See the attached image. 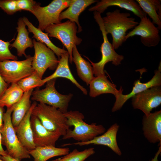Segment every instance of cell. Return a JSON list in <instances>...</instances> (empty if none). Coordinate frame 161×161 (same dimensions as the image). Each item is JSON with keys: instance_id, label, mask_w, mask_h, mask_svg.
Wrapping results in <instances>:
<instances>
[{"instance_id": "cell-1", "label": "cell", "mask_w": 161, "mask_h": 161, "mask_svg": "<svg viewBox=\"0 0 161 161\" xmlns=\"http://www.w3.org/2000/svg\"><path fill=\"white\" fill-rule=\"evenodd\" d=\"M102 18L106 33L110 34L112 38V45L116 49L126 41L125 37L127 31L133 29L139 23L135 18L130 17L128 12H121L116 9L106 13Z\"/></svg>"}, {"instance_id": "cell-2", "label": "cell", "mask_w": 161, "mask_h": 161, "mask_svg": "<svg viewBox=\"0 0 161 161\" xmlns=\"http://www.w3.org/2000/svg\"><path fill=\"white\" fill-rule=\"evenodd\" d=\"M64 114L67 119V125L69 127L73 126L74 128L73 130L69 129L66 131L63 136V140L72 138L78 142H85L106 131V129L101 125L86 123L83 120L84 115L78 111H67Z\"/></svg>"}, {"instance_id": "cell-3", "label": "cell", "mask_w": 161, "mask_h": 161, "mask_svg": "<svg viewBox=\"0 0 161 161\" xmlns=\"http://www.w3.org/2000/svg\"><path fill=\"white\" fill-rule=\"evenodd\" d=\"M14 105L7 108L3 118V125L1 129L2 144L5 146L7 154L20 161L30 158L29 151L19 140L12 124L11 115Z\"/></svg>"}, {"instance_id": "cell-4", "label": "cell", "mask_w": 161, "mask_h": 161, "mask_svg": "<svg viewBox=\"0 0 161 161\" xmlns=\"http://www.w3.org/2000/svg\"><path fill=\"white\" fill-rule=\"evenodd\" d=\"M32 115L38 118L48 131L59 133L61 136L70 129L64 113L53 106L39 103L33 109Z\"/></svg>"}, {"instance_id": "cell-5", "label": "cell", "mask_w": 161, "mask_h": 161, "mask_svg": "<svg viewBox=\"0 0 161 161\" xmlns=\"http://www.w3.org/2000/svg\"><path fill=\"white\" fill-rule=\"evenodd\" d=\"M93 14L94 18L99 26L103 37V42L100 48L102 57L99 61L94 63L87 57H84L91 62L93 68L94 75L95 77H97L105 75L104 69L106 63L111 62L113 65L116 66H118L121 64V62L124 58V57L116 52L112 44L109 41L104 28L101 14L96 11L94 12Z\"/></svg>"}, {"instance_id": "cell-6", "label": "cell", "mask_w": 161, "mask_h": 161, "mask_svg": "<svg viewBox=\"0 0 161 161\" xmlns=\"http://www.w3.org/2000/svg\"><path fill=\"white\" fill-rule=\"evenodd\" d=\"M56 79L47 81L44 89L33 91L31 99L55 107L64 113L68 111L69 103L73 95H63L58 92L55 86Z\"/></svg>"}, {"instance_id": "cell-7", "label": "cell", "mask_w": 161, "mask_h": 161, "mask_svg": "<svg viewBox=\"0 0 161 161\" xmlns=\"http://www.w3.org/2000/svg\"><path fill=\"white\" fill-rule=\"evenodd\" d=\"M48 36L59 40L67 50L69 55V61L72 62V51L75 45L80 44L82 39L76 35L77 26L76 23L69 20L58 24H52L45 30Z\"/></svg>"}, {"instance_id": "cell-8", "label": "cell", "mask_w": 161, "mask_h": 161, "mask_svg": "<svg viewBox=\"0 0 161 161\" xmlns=\"http://www.w3.org/2000/svg\"><path fill=\"white\" fill-rule=\"evenodd\" d=\"M73 0H53L48 5L40 6L38 3L31 13L37 18L38 22V28L43 31L52 24L61 23L59 16L62 11L68 7Z\"/></svg>"}, {"instance_id": "cell-9", "label": "cell", "mask_w": 161, "mask_h": 161, "mask_svg": "<svg viewBox=\"0 0 161 161\" xmlns=\"http://www.w3.org/2000/svg\"><path fill=\"white\" fill-rule=\"evenodd\" d=\"M26 58L21 61H0V74L8 84L17 83L34 72L32 66L33 57L29 55Z\"/></svg>"}, {"instance_id": "cell-10", "label": "cell", "mask_w": 161, "mask_h": 161, "mask_svg": "<svg viewBox=\"0 0 161 161\" xmlns=\"http://www.w3.org/2000/svg\"><path fill=\"white\" fill-rule=\"evenodd\" d=\"M34 55L32 62V66L42 78L46 70L56 69L59 62L55 53L44 44L32 40Z\"/></svg>"}, {"instance_id": "cell-11", "label": "cell", "mask_w": 161, "mask_h": 161, "mask_svg": "<svg viewBox=\"0 0 161 161\" xmlns=\"http://www.w3.org/2000/svg\"><path fill=\"white\" fill-rule=\"evenodd\" d=\"M159 30L145 16L140 19V21L137 25L126 34L125 39L126 40L130 37L139 35L140 36L141 43L145 46L155 47L158 44L160 41Z\"/></svg>"}, {"instance_id": "cell-12", "label": "cell", "mask_w": 161, "mask_h": 161, "mask_svg": "<svg viewBox=\"0 0 161 161\" xmlns=\"http://www.w3.org/2000/svg\"><path fill=\"white\" fill-rule=\"evenodd\" d=\"M134 109H139L147 115L161 104V86H154L139 93L132 97Z\"/></svg>"}, {"instance_id": "cell-13", "label": "cell", "mask_w": 161, "mask_h": 161, "mask_svg": "<svg viewBox=\"0 0 161 161\" xmlns=\"http://www.w3.org/2000/svg\"><path fill=\"white\" fill-rule=\"evenodd\" d=\"M161 64L160 63L158 69L155 70L152 78L148 81L142 83L140 80H135L131 91L129 94L123 95L122 92L119 93L116 97V101L112 109V112L120 109L126 102L135 95L151 87L161 86Z\"/></svg>"}, {"instance_id": "cell-14", "label": "cell", "mask_w": 161, "mask_h": 161, "mask_svg": "<svg viewBox=\"0 0 161 161\" xmlns=\"http://www.w3.org/2000/svg\"><path fill=\"white\" fill-rule=\"evenodd\" d=\"M119 127L117 123H114L101 135L97 136L90 140L83 142H77L71 144H64L62 146L71 145L83 146L92 144L103 145L108 147L117 154L121 156L122 152L118 146L117 140V134Z\"/></svg>"}, {"instance_id": "cell-15", "label": "cell", "mask_w": 161, "mask_h": 161, "mask_svg": "<svg viewBox=\"0 0 161 161\" xmlns=\"http://www.w3.org/2000/svg\"><path fill=\"white\" fill-rule=\"evenodd\" d=\"M30 122L34 143L36 147L52 145L55 146L56 142L61 136L58 132L47 130L35 116L32 115Z\"/></svg>"}, {"instance_id": "cell-16", "label": "cell", "mask_w": 161, "mask_h": 161, "mask_svg": "<svg viewBox=\"0 0 161 161\" xmlns=\"http://www.w3.org/2000/svg\"><path fill=\"white\" fill-rule=\"evenodd\" d=\"M142 129L145 137L150 143H161V110L145 115Z\"/></svg>"}, {"instance_id": "cell-17", "label": "cell", "mask_w": 161, "mask_h": 161, "mask_svg": "<svg viewBox=\"0 0 161 161\" xmlns=\"http://www.w3.org/2000/svg\"><path fill=\"white\" fill-rule=\"evenodd\" d=\"M111 6H117L131 12L140 19L145 16L138 3L134 0H102L89 9V11H97L101 14Z\"/></svg>"}, {"instance_id": "cell-18", "label": "cell", "mask_w": 161, "mask_h": 161, "mask_svg": "<svg viewBox=\"0 0 161 161\" xmlns=\"http://www.w3.org/2000/svg\"><path fill=\"white\" fill-rule=\"evenodd\" d=\"M34 101L24 117L15 129L17 136L22 145L28 151L36 147L34 142L30 118L32 110L37 105Z\"/></svg>"}, {"instance_id": "cell-19", "label": "cell", "mask_w": 161, "mask_h": 161, "mask_svg": "<svg viewBox=\"0 0 161 161\" xmlns=\"http://www.w3.org/2000/svg\"><path fill=\"white\" fill-rule=\"evenodd\" d=\"M69 55L68 52L63 54L59 60V62L54 72L51 75L42 79L44 84L47 81L58 78H63L70 80L79 88L85 95L87 94L86 89L81 86L75 80L69 69Z\"/></svg>"}, {"instance_id": "cell-20", "label": "cell", "mask_w": 161, "mask_h": 161, "mask_svg": "<svg viewBox=\"0 0 161 161\" xmlns=\"http://www.w3.org/2000/svg\"><path fill=\"white\" fill-rule=\"evenodd\" d=\"M89 85V95L92 97L107 93L113 94L116 97L123 90L121 87L119 90L117 89L116 85L111 83L105 75L94 77Z\"/></svg>"}, {"instance_id": "cell-21", "label": "cell", "mask_w": 161, "mask_h": 161, "mask_svg": "<svg viewBox=\"0 0 161 161\" xmlns=\"http://www.w3.org/2000/svg\"><path fill=\"white\" fill-rule=\"evenodd\" d=\"M98 1L95 0H73L68 8L60 13L59 20L61 21L64 19H67L75 23L78 27L77 32H80L82 29L79 21V16L88 7Z\"/></svg>"}, {"instance_id": "cell-22", "label": "cell", "mask_w": 161, "mask_h": 161, "mask_svg": "<svg viewBox=\"0 0 161 161\" xmlns=\"http://www.w3.org/2000/svg\"><path fill=\"white\" fill-rule=\"evenodd\" d=\"M17 25L16 28L18 32L17 37L10 47L16 49L18 56L21 57L24 55L26 58L27 55L25 50L28 47L32 48L33 47L32 40L29 37V32L26 28L23 18L18 19Z\"/></svg>"}, {"instance_id": "cell-23", "label": "cell", "mask_w": 161, "mask_h": 161, "mask_svg": "<svg viewBox=\"0 0 161 161\" xmlns=\"http://www.w3.org/2000/svg\"><path fill=\"white\" fill-rule=\"evenodd\" d=\"M72 56V62L75 65L78 76L87 85H89L94 77L91 64L81 57L76 45L73 48Z\"/></svg>"}, {"instance_id": "cell-24", "label": "cell", "mask_w": 161, "mask_h": 161, "mask_svg": "<svg viewBox=\"0 0 161 161\" xmlns=\"http://www.w3.org/2000/svg\"><path fill=\"white\" fill-rule=\"evenodd\" d=\"M69 151L68 148H57L50 145L36 147L29 152L33 157L34 161H47L55 157L65 155Z\"/></svg>"}, {"instance_id": "cell-25", "label": "cell", "mask_w": 161, "mask_h": 161, "mask_svg": "<svg viewBox=\"0 0 161 161\" xmlns=\"http://www.w3.org/2000/svg\"><path fill=\"white\" fill-rule=\"evenodd\" d=\"M23 20L28 27L29 32L32 33V38L36 39L38 42L45 44L48 48L52 50L59 59L62 55L68 52L63 49H61L55 45L49 38L47 33L44 32L38 28L35 27L26 17H23Z\"/></svg>"}, {"instance_id": "cell-26", "label": "cell", "mask_w": 161, "mask_h": 161, "mask_svg": "<svg viewBox=\"0 0 161 161\" xmlns=\"http://www.w3.org/2000/svg\"><path fill=\"white\" fill-rule=\"evenodd\" d=\"M33 91L32 89L24 92L20 100L14 105L11 120L14 128L18 126L30 108V98Z\"/></svg>"}, {"instance_id": "cell-27", "label": "cell", "mask_w": 161, "mask_h": 161, "mask_svg": "<svg viewBox=\"0 0 161 161\" xmlns=\"http://www.w3.org/2000/svg\"><path fill=\"white\" fill-rule=\"evenodd\" d=\"M142 10L148 14L154 24L161 29V1L159 0H136Z\"/></svg>"}, {"instance_id": "cell-28", "label": "cell", "mask_w": 161, "mask_h": 161, "mask_svg": "<svg viewBox=\"0 0 161 161\" xmlns=\"http://www.w3.org/2000/svg\"><path fill=\"white\" fill-rule=\"evenodd\" d=\"M24 93L17 83L11 84L0 97V106L11 107L20 100Z\"/></svg>"}, {"instance_id": "cell-29", "label": "cell", "mask_w": 161, "mask_h": 161, "mask_svg": "<svg viewBox=\"0 0 161 161\" xmlns=\"http://www.w3.org/2000/svg\"><path fill=\"white\" fill-rule=\"evenodd\" d=\"M95 153L94 148L92 147L81 151L75 149L63 157L51 161H84Z\"/></svg>"}, {"instance_id": "cell-30", "label": "cell", "mask_w": 161, "mask_h": 161, "mask_svg": "<svg viewBox=\"0 0 161 161\" xmlns=\"http://www.w3.org/2000/svg\"><path fill=\"white\" fill-rule=\"evenodd\" d=\"M17 83L24 92L44 85L42 78L35 71L30 75L19 80Z\"/></svg>"}, {"instance_id": "cell-31", "label": "cell", "mask_w": 161, "mask_h": 161, "mask_svg": "<svg viewBox=\"0 0 161 161\" xmlns=\"http://www.w3.org/2000/svg\"><path fill=\"white\" fill-rule=\"evenodd\" d=\"M10 42L0 39V61L17 60V57L11 53L9 49Z\"/></svg>"}, {"instance_id": "cell-32", "label": "cell", "mask_w": 161, "mask_h": 161, "mask_svg": "<svg viewBox=\"0 0 161 161\" xmlns=\"http://www.w3.org/2000/svg\"><path fill=\"white\" fill-rule=\"evenodd\" d=\"M0 8L9 15H13L18 11L16 0H0Z\"/></svg>"}, {"instance_id": "cell-33", "label": "cell", "mask_w": 161, "mask_h": 161, "mask_svg": "<svg viewBox=\"0 0 161 161\" xmlns=\"http://www.w3.org/2000/svg\"><path fill=\"white\" fill-rule=\"evenodd\" d=\"M38 3L33 0H16V5L18 11L24 10L31 13L35 6Z\"/></svg>"}, {"instance_id": "cell-34", "label": "cell", "mask_w": 161, "mask_h": 161, "mask_svg": "<svg viewBox=\"0 0 161 161\" xmlns=\"http://www.w3.org/2000/svg\"><path fill=\"white\" fill-rule=\"evenodd\" d=\"M9 84L4 80L0 74V97L9 87Z\"/></svg>"}, {"instance_id": "cell-35", "label": "cell", "mask_w": 161, "mask_h": 161, "mask_svg": "<svg viewBox=\"0 0 161 161\" xmlns=\"http://www.w3.org/2000/svg\"><path fill=\"white\" fill-rule=\"evenodd\" d=\"M7 155L6 151H5L2 146L1 141V135L0 129V157L4 156Z\"/></svg>"}, {"instance_id": "cell-36", "label": "cell", "mask_w": 161, "mask_h": 161, "mask_svg": "<svg viewBox=\"0 0 161 161\" xmlns=\"http://www.w3.org/2000/svg\"><path fill=\"white\" fill-rule=\"evenodd\" d=\"M0 158L4 161H20L11 157L8 154L4 156H1Z\"/></svg>"}, {"instance_id": "cell-37", "label": "cell", "mask_w": 161, "mask_h": 161, "mask_svg": "<svg viewBox=\"0 0 161 161\" xmlns=\"http://www.w3.org/2000/svg\"><path fill=\"white\" fill-rule=\"evenodd\" d=\"M161 152V145H160V147L157 151L155 154L154 157L149 161H159L158 157Z\"/></svg>"}, {"instance_id": "cell-38", "label": "cell", "mask_w": 161, "mask_h": 161, "mask_svg": "<svg viewBox=\"0 0 161 161\" xmlns=\"http://www.w3.org/2000/svg\"><path fill=\"white\" fill-rule=\"evenodd\" d=\"M4 112V108L0 106V129L2 127L3 125V118Z\"/></svg>"}, {"instance_id": "cell-39", "label": "cell", "mask_w": 161, "mask_h": 161, "mask_svg": "<svg viewBox=\"0 0 161 161\" xmlns=\"http://www.w3.org/2000/svg\"><path fill=\"white\" fill-rule=\"evenodd\" d=\"M0 161H4L0 158Z\"/></svg>"}]
</instances>
